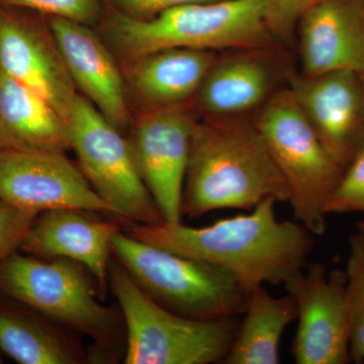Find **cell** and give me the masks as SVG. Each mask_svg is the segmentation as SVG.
<instances>
[{
	"instance_id": "1",
	"label": "cell",
	"mask_w": 364,
	"mask_h": 364,
	"mask_svg": "<svg viewBox=\"0 0 364 364\" xmlns=\"http://www.w3.org/2000/svg\"><path fill=\"white\" fill-rule=\"evenodd\" d=\"M277 203L267 198L249 214L218 220L210 226L138 224L129 235L222 268L250 293L260 286L286 284L304 270L312 252L313 234L296 220H279Z\"/></svg>"
},
{
	"instance_id": "2",
	"label": "cell",
	"mask_w": 364,
	"mask_h": 364,
	"mask_svg": "<svg viewBox=\"0 0 364 364\" xmlns=\"http://www.w3.org/2000/svg\"><path fill=\"white\" fill-rule=\"evenodd\" d=\"M267 198L289 203V191L255 122L240 117L196 122L182 215L196 219L218 210H251Z\"/></svg>"
},
{
	"instance_id": "3",
	"label": "cell",
	"mask_w": 364,
	"mask_h": 364,
	"mask_svg": "<svg viewBox=\"0 0 364 364\" xmlns=\"http://www.w3.org/2000/svg\"><path fill=\"white\" fill-rule=\"evenodd\" d=\"M107 35L124 57L136 60L170 48L256 49L275 33L264 0H220L186 4L149 18L117 14Z\"/></svg>"
},
{
	"instance_id": "4",
	"label": "cell",
	"mask_w": 364,
	"mask_h": 364,
	"mask_svg": "<svg viewBox=\"0 0 364 364\" xmlns=\"http://www.w3.org/2000/svg\"><path fill=\"white\" fill-rule=\"evenodd\" d=\"M112 252L144 293L170 312L202 321L245 312L248 291L222 268L121 231L112 238Z\"/></svg>"
},
{
	"instance_id": "5",
	"label": "cell",
	"mask_w": 364,
	"mask_h": 364,
	"mask_svg": "<svg viewBox=\"0 0 364 364\" xmlns=\"http://www.w3.org/2000/svg\"><path fill=\"white\" fill-rule=\"evenodd\" d=\"M109 282L127 330V364H210L229 353L240 321H202L170 312L144 293L121 264Z\"/></svg>"
},
{
	"instance_id": "6",
	"label": "cell",
	"mask_w": 364,
	"mask_h": 364,
	"mask_svg": "<svg viewBox=\"0 0 364 364\" xmlns=\"http://www.w3.org/2000/svg\"><path fill=\"white\" fill-rule=\"evenodd\" d=\"M289 191L294 220L326 232L328 203L344 169L325 149L291 88L275 92L254 119Z\"/></svg>"
},
{
	"instance_id": "7",
	"label": "cell",
	"mask_w": 364,
	"mask_h": 364,
	"mask_svg": "<svg viewBox=\"0 0 364 364\" xmlns=\"http://www.w3.org/2000/svg\"><path fill=\"white\" fill-rule=\"evenodd\" d=\"M81 267L64 258L14 252L0 261V293L97 344H112L119 336L116 313L98 301Z\"/></svg>"
},
{
	"instance_id": "8",
	"label": "cell",
	"mask_w": 364,
	"mask_h": 364,
	"mask_svg": "<svg viewBox=\"0 0 364 364\" xmlns=\"http://www.w3.org/2000/svg\"><path fill=\"white\" fill-rule=\"evenodd\" d=\"M81 171L114 215L140 225L164 223L138 167L131 143L90 100L77 95L67 117Z\"/></svg>"
},
{
	"instance_id": "9",
	"label": "cell",
	"mask_w": 364,
	"mask_h": 364,
	"mask_svg": "<svg viewBox=\"0 0 364 364\" xmlns=\"http://www.w3.org/2000/svg\"><path fill=\"white\" fill-rule=\"evenodd\" d=\"M346 284L345 270L329 272L321 262L311 263L284 284L296 306V363H351Z\"/></svg>"
},
{
	"instance_id": "10",
	"label": "cell",
	"mask_w": 364,
	"mask_h": 364,
	"mask_svg": "<svg viewBox=\"0 0 364 364\" xmlns=\"http://www.w3.org/2000/svg\"><path fill=\"white\" fill-rule=\"evenodd\" d=\"M0 200L36 215L59 208L114 215L83 172L54 151L0 149Z\"/></svg>"
},
{
	"instance_id": "11",
	"label": "cell",
	"mask_w": 364,
	"mask_h": 364,
	"mask_svg": "<svg viewBox=\"0 0 364 364\" xmlns=\"http://www.w3.org/2000/svg\"><path fill=\"white\" fill-rule=\"evenodd\" d=\"M196 122L181 105L155 107L141 117L131 143L139 172L168 224L181 222L182 193Z\"/></svg>"
},
{
	"instance_id": "12",
	"label": "cell",
	"mask_w": 364,
	"mask_h": 364,
	"mask_svg": "<svg viewBox=\"0 0 364 364\" xmlns=\"http://www.w3.org/2000/svg\"><path fill=\"white\" fill-rule=\"evenodd\" d=\"M291 90L325 149L345 170L364 149V88L359 74L301 75Z\"/></svg>"
},
{
	"instance_id": "13",
	"label": "cell",
	"mask_w": 364,
	"mask_h": 364,
	"mask_svg": "<svg viewBox=\"0 0 364 364\" xmlns=\"http://www.w3.org/2000/svg\"><path fill=\"white\" fill-rule=\"evenodd\" d=\"M298 23L301 76L364 70V0H318Z\"/></svg>"
},
{
	"instance_id": "14",
	"label": "cell",
	"mask_w": 364,
	"mask_h": 364,
	"mask_svg": "<svg viewBox=\"0 0 364 364\" xmlns=\"http://www.w3.org/2000/svg\"><path fill=\"white\" fill-rule=\"evenodd\" d=\"M87 213L73 208L40 213L21 249L42 259L64 258L78 263L104 289L109 282L112 240L121 230L117 224L100 221Z\"/></svg>"
},
{
	"instance_id": "15",
	"label": "cell",
	"mask_w": 364,
	"mask_h": 364,
	"mask_svg": "<svg viewBox=\"0 0 364 364\" xmlns=\"http://www.w3.org/2000/svg\"><path fill=\"white\" fill-rule=\"evenodd\" d=\"M0 69L44 97L64 119L77 97L58 48L28 21L0 11Z\"/></svg>"
},
{
	"instance_id": "16",
	"label": "cell",
	"mask_w": 364,
	"mask_h": 364,
	"mask_svg": "<svg viewBox=\"0 0 364 364\" xmlns=\"http://www.w3.org/2000/svg\"><path fill=\"white\" fill-rule=\"evenodd\" d=\"M55 44L72 80L117 129L129 122L123 79L111 53L85 23L53 18Z\"/></svg>"
},
{
	"instance_id": "17",
	"label": "cell",
	"mask_w": 364,
	"mask_h": 364,
	"mask_svg": "<svg viewBox=\"0 0 364 364\" xmlns=\"http://www.w3.org/2000/svg\"><path fill=\"white\" fill-rule=\"evenodd\" d=\"M260 49L215 60L196 92L203 112L210 117H239L267 104L275 93L277 71Z\"/></svg>"
},
{
	"instance_id": "18",
	"label": "cell",
	"mask_w": 364,
	"mask_h": 364,
	"mask_svg": "<svg viewBox=\"0 0 364 364\" xmlns=\"http://www.w3.org/2000/svg\"><path fill=\"white\" fill-rule=\"evenodd\" d=\"M71 148L66 119L44 97L0 69V149Z\"/></svg>"
},
{
	"instance_id": "19",
	"label": "cell",
	"mask_w": 364,
	"mask_h": 364,
	"mask_svg": "<svg viewBox=\"0 0 364 364\" xmlns=\"http://www.w3.org/2000/svg\"><path fill=\"white\" fill-rule=\"evenodd\" d=\"M215 60V52L205 50H160L135 60L132 83L153 109L181 105L198 92Z\"/></svg>"
},
{
	"instance_id": "20",
	"label": "cell",
	"mask_w": 364,
	"mask_h": 364,
	"mask_svg": "<svg viewBox=\"0 0 364 364\" xmlns=\"http://www.w3.org/2000/svg\"><path fill=\"white\" fill-rule=\"evenodd\" d=\"M244 318L225 358L226 364H277L279 344L287 326L296 320V306L289 294L272 296L265 286L249 293Z\"/></svg>"
},
{
	"instance_id": "21",
	"label": "cell",
	"mask_w": 364,
	"mask_h": 364,
	"mask_svg": "<svg viewBox=\"0 0 364 364\" xmlns=\"http://www.w3.org/2000/svg\"><path fill=\"white\" fill-rule=\"evenodd\" d=\"M0 351L21 364H75L85 356L52 323L7 306H0Z\"/></svg>"
},
{
	"instance_id": "22",
	"label": "cell",
	"mask_w": 364,
	"mask_h": 364,
	"mask_svg": "<svg viewBox=\"0 0 364 364\" xmlns=\"http://www.w3.org/2000/svg\"><path fill=\"white\" fill-rule=\"evenodd\" d=\"M347 301L350 315L351 363H364V244L355 234L349 239Z\"/></svg>"
},
{
	"instance_id": "23",
	"label": "cell",
	"mask_w": 364,
	"mask_h": 364,
	"mask_svg": "<svg viewBox=\"0 0 364 364\" xmlns=\"http://www.w3.org/2000/svg\"><path fill=\"white\" fill-rule=\"evenodd\" d=\"M326 213L327 215H364V149L345 168Z\"/></svg>"
},
{
	"instance_id": "24",
	"label": "cell",
	"mask_w": 364,
	"mask_h": 364,
	"mask_svg": "<svg viewBox=\"0 0 364 364\" xmlns=\"http://www.w3.org/2000/svg\"><path fill=\"white\" fill-rule=\"evenodd\" d=\"M9 6L28 7L54 18H66L77 23H92L100 14L98 0H0Z\"/></svg>"
},
{
	"instance_id": "25",
	"label": "cell",
	"mask_w": 364,
	"mask_h": 364,
	"mask_svg": "<svg viewBox=\"0 0 364 364\" xmlns=\"http://www.w3.org/2000/svg\"><path fill=\"white\" fill-rule=\"evenodd\" d=\"M37 215L0 200V261L21 248Z\"/></svg>"
},
{
	"instance_id": "26",
	"label": "cell",
	"mask_w": 364,
	"mask_h": 364,
	"mask_svg": "<svg viewBox=\"0 0 364 364\" xmlns=\"http://www.w3.org/2000/svg\"><path fill=\"white\" fill-rule=\"evenodd\" d=\"M318 0H264L273 33L289 32Z\"/></svg>"
},
{
	"instance_id": "27",
	"label": "cell",
	"mask_w": 364,
	"mask_h": 364,
	"mask_svg": "<svg viewBox=\"0 0 364 364\" xmlns=\"http://www.w3.org/2000/svg\"><path fill=\"white\" fill-rule=\"evenodd\" d=\"M126 11L127 16L138 18H149L163 11L186 4H203L220 0H111Z\"/></svg>"
},
{
	"instance_id": "28",
	"label": "cell",
	"mask_w": 364,
	"mask_h": 364,
	"mask_svg": "<svg viewBox=\"0 0 364 364\" xmlns=\"http://www.w3.org/2000/svg\"><path fill=\"white\" fill-rule=\"evenodd\" d=\"M355 235L364 244V219L358 222V226H356Z\"/></svg>"
},
{
	"instance_id": "29",
	"label": "cell",
	"mask_w": 364,
	"mask_h": 364,
	"mask_svg": "<svg viewBox=\"0 0 364 364\" xmlns=\"http://www.w3.org/2000/svg\"><path fill=\"white\" fill-rule=\"evenodd\" d=\"M359 77H360L361 83H363V88H364V70L363 72H360V73H359Z\"/></svg>"
},
{
	"instance_id": "30",
	"label": "cell",
	"mask_w": 364,
	"mask_h": 364,
	"mask_svg": "<svg viewBox=\"0 0 364 364\" xmlns=\"http://www.w3.org/2000/svg\"><path fill=\"white\" fill-rule=\"evenodd\" d=\"M0 363H2V358H1V354H0Z\"/></svg>"
}]
</instances>
